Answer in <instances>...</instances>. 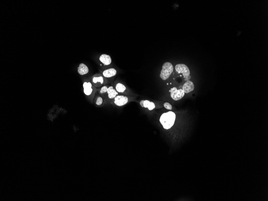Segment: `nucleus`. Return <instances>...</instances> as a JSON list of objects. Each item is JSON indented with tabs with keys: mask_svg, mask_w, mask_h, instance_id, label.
Listing matches in <instances>:
<instances>
[{
	"mask_svg": "<svg viewBox=\"0 0 268 201\" xmlns=\"http://www.w3.org/2000/svg\"><path fill=\"white\" fill-rule=\"evenodd\" d=\"M176 118L175 113L170 111L162 114L160 118V122L165 129H169L174 125Z\"/></svg>",
	"mask_w": 268,
	"mask_h": 201,
	"instance_id": "f257e3e1",
	"label": "nucleus"
},
{
	"mask_svg": "<svg viewBox=\"0 0 268 201\" xmlns=\"http://www.w3.org/2000/svg\"><path fill=\"white\" fill-rule=\"evenodd\" d=\"M174 70L173 65L170 62H167L163 65L162 69L160 75L161 78L163 80H166L168 79Z\"/></svg>",
	"mask_w": 268,
	"mask_h": 201,
	"instance_id": "f03ea898",
	"label": "nucleus"
},
{
	"mask_svg": "<svg viewBox=\"0 0 268 201\" xmlns=\"http://www.w3.org/2000/svg\"><path fill=\"white\" fill-rule=\"evenodd\" d=\"M170 92H171V97L176 101L182 99L185 93L183 90L181 89L178 90L176 87L171 89Z\"/></svg>",
	"mask_w": 268,
	"mask_h": 201,
	"instance_id": "7ed1b4c3",
	"label": "nucleus"
},
{
	"mask_svg": "<svg viewBox=\"0 0 268 201\" xmlns=\"http://www.w3.org/2000/svg\"><path fill=\"white\" fill-rule=\"evenodd\" d=\"M176 71L178 73H181L184 77H187L190 75V71L189 68L184 64H178L175 67Z\"/></svg>",
	"mask_w": 268,
	"mask_h": 201,
	"instance_id": "20e7f679",
	"label": "nucleus"
},
{
	"mask_svg": "<svg viewBox=\"0 0 268 201\" xmlns=\"http://www.w3.org/2000/svg\"><path fill=\"white\" fill-rule=\"evenodd\" d=\"M128 98L123 96H117L115 98V104L116 105L121 107L128 103Z\"/></svg>",
	"mask_w": 268,
	"mask_h": 201,
	"instance_id": "39448f33",
	"label": "nucleus"
},
{
	"mask_svg": "<svg viewBox=\"0 0 268 201\" xmlns=\"http://www.w3.org/2000/svg\"><path fill=\"white\" fill-rule=\"evenodd\" d=\"M194 84L192 81L188 80L183 85L182 90L185 93H188L194 90Z\"/></svg>",
	"mask_w": 268,
	"mask_h": 201,
	"instance_id": "423d86ee",
	"label": "nucleus"
},
{
	"mask_svg": "<svg viewBox=\"0 0 268 201\" xmlns=\"http://www.w3.org/2000/svg\"><path fill=\"white\" fill-rule=\"evenodd\" d=\"M100 61L105 66L110 65L112 62V59L109 55L103 54L101 55L99 58Z\"/></svg>",
	"mask_w": 268,
	"mask_h": 201,
	"instance_id": "0eeeda50",
	"label": "nucleus"
},
{
	"mask_svg": "<svg viewBox=\"0 0 268 201\" xmlns=\"http://www.w3.org/2000/svg\"><path fill=\"white\" fill-rule=\"evenodd\" d=\"M140 105L142 107L147 108L149 111L153 110L155 108L154 103L153 102H150L149 101L147 100H141L140 102Z\"/></svg>",
	"mask_w": 268,
	"mask_h": 201,
	"instance_id": "6e6552de",
	"label": "nucleus"
},
{
	"mask_svg": "<svg viewBox=\"0 0 268 201\" xmlns=\"http://www.w3.org/2000/svg\"><path fill=\"white\" fill-rule=\"evenodd\" d=\"M117 70L115 68H111L104 70L103 72V75L105 77H111L115 76L117 74Z\"/></svg>",
	"mask_w": 268,
	"mask_h": 201,
	"instance_id": "1a4fd4ad",
	"label": "nucleus"
},
{
	"mask_svg": "<svg viewBox=\"0 0 268 201\" xmlns=\"http://www.w3.org/2000/svg\"><path fill=\"white\" fill-rule=\"evenodd\" d=\"M92 85L90 82H85L83 83V92L86 95H90L92 93Z\"/></svg>",
	"mask_w": 268,
	"mask_h": 201,
	"instance_id": "9d476101",
	"label": "nucleus"
},
{
	"mask_svg": "<svg viewBox=\"0 0 268 201\" xmlns=\"http://www.w3.org/2000/svg\"><path fill=\"white\" fill-rule=\"evenodd\" d=\"M88 72L89 69L87 66L83 63L79 64L78 68V72L80 75H83L87 74Z\"/></svg>",
	"mask_w": 268,
	"mask_h": 201,
	"instance_id": "9b49d317",
	"label": "nucleus"
},
{
	"mask_svg": "<svg viewBox=\"0 0 268 201\" xmlns=\"http://www.w3.org/2000/svg\"><path fill=\"white\" fill-rule=\"evenodd\" d=\"M107 92L108 94V97L110 99L114 98L118 94L117 90L114 89L113 86L108 88Z\"/></svg>",
	"mask_w": 268,
	"mask_h": 201,
	"instance_id": "f8f14e48",
	"label": "nucleus"
},
{
	"mask_svg": "<svg viewBox=\"0 0 268 201\" xmlns=\"http://www.w3.org/2000/svg\"><path fill=\"white\" fill-rule=\"evenodd\" d=\"M116 89L119 92H123L126 90V87L121 83L117 84L116 86Z\"/></svg>",
	"mask_w": 268,
	"mask_h": 201,
	"instance_id": "ddd939ff",
	"label": "nucleus"
},
{
	"mask_svg": "<svg viewBox=\"0 0 268 201\" xmlns=\"http://www.w3.org/2000/svg\"><path fill=\"white\" fill-rule=\"evenodd\" d=\"M93 81L94 83H96L97 82H100L101 84L103 83L104 79L101 76L99 77H94L93 79Z\"/></svg>",
	"mask_w": 268,
	"mask_h": 201,
	"instance_id": "4468645a",
	"label": "nucleus"
},
{
	"mask_svg": "<svg viewBox=\"0 0 268 201\" xmlns=\"http://www.w3.org/2000/svg\"><path fill=\"white\" fill-rule=\"evenodd\" d=\"M164 106L166 109H168V110H171L172 109V106L171 105V104L169 103H165L164 104Z\"/></svg>",
	"mask_w": 268,
	"mask_h": 201,
	"instance_id": "2eb2a0df",
	"label": "nucleus"
},
{
	"mask_svg": "<svg viewBox=\"0 0 268 201\" xmlns=\"http://www.w3.org/2000/svg\"><path fill=\"white\" fill-rule=\"evenodd\" d=\"M103 103V99L101 97H98V98L97 100L96 104L98 105H100L102 104Z\"/></svg>",
	"mask_w": 268,
	"mask_h": 201,
	"instance_id": "dca6fc26",
	"label": "nucleus"
},
{
	"mask_svg": "<svg viewBox=\"0 0 268 201\" xmlns=\"http://www.w3.org/2000/svg\"><path fill=\"white\" fill-rule=\"evenodd\" d=\"M108 88H107V86H104L102 87L100 91V93L103 94L105 93V92H107V91Z\"/></svg>",
	"mask_w": 268,
	"mask_h": 201,
	"instance_id": "f3484780",
	"label": "nucleus"
}]
</instances>
